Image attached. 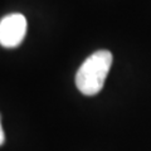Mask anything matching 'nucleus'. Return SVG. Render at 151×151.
<instances>
[{
	"label": "nucleus",
	"instance_id": "f03ea898",
	"mask_svg": "<svg viewBox=\"0 0 151 151\" xmlns=\"http://www.w3.org/2000/svg\"><path fill=\"white\" fill-rule=\"evenodd\" d=\"M28 22L20 13H13L0 19V45L17 48L27 35Z\"/></svg>",
	"mask_w": 151,
	"mask_h": 151
},
{
	"label": "nucleus",
	"instance_id": "f257e3e1",
	"mask_svg": "<svg viewBox=\"0 0 151 151\" xmlns=\"http://www.w3.org/2000/svg\"><path fill=\"white\" fill-rule=\"evenodd\" d=\"M113 57L110 50L100 49L92 53L76 73V86L84 96H94L103 88L111 69Z\"/></svg>",
	"mask_w": 151,
	"mask_h": 151
},
{
	"label": "nucleus",
	"instance_id": "7ed1b4c3",
	"mask_svg": "<svg viewBox=\"0 0 151 151\" xmlns=\"http://www.w3.org/2000/svg\"><path fill=\"white\" fill-rule=\"evenodd\" d=\"M5 142V134L3 130V125H1V116H0V146Z\"/></svg>",
	"mask_w": 151,
	"mask_h": 151
}]
</instances>
